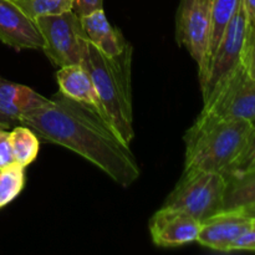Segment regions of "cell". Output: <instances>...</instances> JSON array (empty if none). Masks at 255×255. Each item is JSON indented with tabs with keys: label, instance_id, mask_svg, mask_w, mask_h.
Listing matches in <instances>:
<instances>
[{
	"label": "cell",
	"instance_id": "52a82bcc",
	"mask_svg": "<svg viewBox=\"0 0 255 255\" xmlns=\"http://www.w3.org/2000/svg\"><path fill=\"white\" fill-rule=\"evenodd\" d=\"M248 32V17L243 0H239L231 22L224 30L223 36L212 56L206 75L201 80L203 102L231 76L234 70L242 64L244 46Z\"/></svg>",
	"mask_w": 255,
	"mask_h": 255
},
{
	"label": "cell",
	"instance_id": "44dd1931",
	"mask_svg": "<svg viewBox=\"0 0 255 255\" xmlns=\"http://www.w3.org/2000/svg\"><path fill=\"white\" fill-rule=\"evenodd\" d=\"M255 252V219H252L251 226L237 239L232 246L231 252Z\"/></svg>",
	"mask_w": 255,
	"mask_h": 255
},
{
	"label": "cell",
	"instance_id": "d6986e66",
	"mask_svg": "<svg viewBox=\"0 0 255 255\" xmlns=\"http://www.w3.org/2000/svg\"><path fill=\"white\" fill-rule=\"evenodd\" d=\"M31 20L72 10L74 0H11Z\"/></svg>",
	"mask_w": 255,
	"mask_h": 255
},
{
	"label": "cell",
	"instance_id": "9c48e42d",
	"mask_svg": "<svg viewBox=\"0 0 255 255\" xmlns=\"http://www.w3.org/2000/svg\"><path fill=\"white\" fill-rule=\"evenodd\" d=\"M202 223L182 211L162 207L149 221V233L156 246L172 248L193 243Z\"/></svg>",
	"mask_w": 255,
	"mask_h": 255
},
{
	"label": "cell",
	"instance_id": "30bf717a",
	"mask_svg": "<svg viewBox=\"0 0 255 255\" xmlns=\"http://www.w3.org/2000/svg\"><path fill=\"white\" fill-rule=\"evenodd\" d=\"M0 41L16 50L44 47V39L35 20L11 0H0Z\"/></svg>",
	"mask_w": 255,
	"mask_h": 255
},
{
	"label": "cell",
	"instance_id": "ba28073f",
	"mask_svg": "<svg viewBox=\"0 0 255 255\" xmlns=\"http://www.w3.org/2000/svg\"><path fill=\"white\" fill-rule=\"evenodd\" d=\"M212 0H181L176 16V39L198 65V76L206 67L212 25Z\"/></svg>",
	"mask_w": 255,
	"mask_h": 255
},
{
	"label": "cell",
	"instance_id": "7a4b0ae2",
	"mask_svg": "<svg viewBox=\"0 0 255 255\" xmlns=\"http://www.w3.org/2000/svg\"><path fill=\"white\" fill-rule=\"evenodd\" d=\"M82 65L91 75L109 124L127 144L134 137L132 109V46L109 56L87 41Z\"/></svg>",
	"mask_w": 255,
	"mask_h": 255
},
{
	"label": "cell",
	"instance_id": "cb8c5ba5",
	"mask_svg": "<svg viewBox=\"0 0 255 255\" xmlns=\"http://www.w3.org/2000/svg\"><path fill=\"white\" fill-rule=\"evenodd\" d=\"M243 4L248 17V26L255 29V0H243Z\"/></svg>",
	"mask_w": 255,
	"mask_h": 255
},
{
	"label": "cell",
	"instance_id": "4fadbf2b",
	"mask_svg": "<svg viewBox=\"0 0 255 255\" xmlns=\"http://www.w3.org/2000/svg\"><path fill=\"white\" fill-rule=\"evenodd\" d=\"M49 102V99L37 94L25 85L0 77V111L11 119L20 120Z\"/></svg>",
	"mask_w": 255,
	"mask_h": 255
},
{
	"label": "cell",
	"instance_id": "5b68a950",
	"mask_svg": "<svg viewBox=\"0 0 255 255\" xmlns=\"http://www.w3.org/2000/svg\"><path fill=\"white\" fill-rule=\"evenodd\" d=\"M234 119L255 122V80L249 76L243 62L204 101L203 110L193 125Z\"/></svg>",
	"mask_w": 255,
	"mask_h": 255
},
{
	"label": "cell",
	"instance_id": "7402d4cb",
	"mask_svg": "<svg viewBox=\"0 0 255 255\" xmlns=\"http://www.w3.org/2000/svg\"><path fill=\"white\" fill-rule=\"evenodd\" d=\"M11 144H10V132L0 128V169L14 163Z\"/></svg>",
	"mask_w": 255,
	"mask_h": 255
},
{
	"label": "cell",
	"instance_id": "484cf974",
	"mask_svg": "<svg viewBox=\"0 0 255 255\" xmlns=\"http://www.w3.org/2000/svg\"><path fill=\"white\" fill-rule=\"evenodd\" d=\"M238 211H241L242 213L246 214V216H247V217H249V218L255 219V204H253V206L244 207V208L238 209Z\"/></svg>",
	"mask_w": 255,
	"mask_h": 255
},
{
	"label": "cell",
	"instance_id": "8992f818",
	"mask_svg": "<svg viewBox=\"0 0 255 255\" xmlns=\"http://www.w3.org/2000/svg\"><path fill=\"white\" fill-rule=\"evenodd\" d=\"M44 39L47 59L56 67L81 64L87 47L81 19L72 10L35 20Z\"/></svg>",
	"mask_w": 255,
	"mask_h": 255
},
{
	"label": "cell",
	"instance_id": "d4e9b609",
	"mask_svg": "<svg viewBox=\"0 0 255 255\" xmlns=\"http://www.w3.org/2000/svg\"><path fill=\"white\" fill-rule=\"evenodd\" d=\"M17 125H20V122L17 121V120L11 119V117L6 116V115L2 114V112L0 111V128L9 129V128H12V127L17 126Z\"/></svg>",
	"mask_w": 255,
	"mask_h": 255
},
{
	"label": "cell",
	"instance_id": "ac0fdd59",
	"mask_svg": "<svg viewBox=\"0 0 255 255\" xmlns=\"http://www.w3.org/2000/svg\"><path fill=\"white\" fill-rule=\"evenodd\" d=\"M25 186V167L19 163L9 164L0 169V208L11 203Z\"/></svg>",
	"mask_w": 255,
	"mask_h": 255
},
{
	"label": "cell",
	"instance_id": "3957f363",
	"mask_svg": "<svg viewBox=\"0 0 255 255\" xmlns=\"http://www.w3.org/2000/svg\"><path fill=\"white\" fill-rule=\"evenodd\" d=\"M253 128L247 120H218L192 126L184 136V172L206 171L226 173L243 149Z\"/></svg>",
	"mask_w": 255,
	"mask_h": 255
},
{
	"label": "cell",
	"instance_id": "6da1fadb",
	"mask_svg": "<svg viewBox=\"0 0 255 255\" xmlns=\"http://www.w3.org/2000/svg\"><path fill=\"white\" fill-rule=\"evenodd\" d=\"M41 141L75 152L101 169L112 181L129 187L139 178L137 159L114 127L95 109L61 92L20 120Z\"/></svg>",
	"mask_w": 255,
	"mask_h": 255
},
{
	"label": "cell",
	"instance_id": "5bb4252c",
	"mask_svg": "<svg viewBox=\"0 0 255 255\" xmlns=\"http://www.w3.org/2000/svg\"><path fill=\"white\" fill-rule=\"evenodd\" d=\"M85 37L90 44L109 56H116L124 51L127 41L119 29H115L107 20L104 9L96 10L80 17Z\"/></svg>",
	"mask_w": 255,
	"mask_h": 255
},
{
	"label": "cell",
	"instance_id": "603a6c76",
	"mask_svg": "<svg viewBox=\"0 0 255 255\" xmlns=\"http://www.w3.org/2000/svg\"><path fill=\"white\" fill-rule=\"evenodd\" d=\"M104 0H74L72 1V11L79 17L89 15L96 10H102Z\"/></svg>",
	"mask_w": 255,
	"mask_h": 255
},
{
	"label": "cell",
	"instance_id": "ffe728a7",
	"mask_svg": "<svg viewBox=\"0 0 255 255\" xmlns=\"http://www.w3.org/2000/svg\"><path fill=\"white\" fill-rule=\"evenodd\" d=\"M242 62H243L249 76L255 80V29H252L249 26Z\"/></svg>",
	"mask_w": 255,
	"mask_h": 255
},
{
	"label": "cell",
	"instance_id": "2e32d148",
	"mask_svg": "<svg viewBox=\"0 0 255 255\" xmlns=\"http://www.w3.org/2000/svg\"><path fill=\"white\" fill-rule=\"evenodd\" d=\"M239 0H212V25H211V36H209V46L208 52H207L206 67H204L203 74L199 76V81L206 75L208 65L211 62L212 56L214 55L217 46L223 36L224 30L227 29L228 24L231 22L234 12H236L237 6H238Z\"/></svg>",
	"mask_w": 255,
	"mask_h": 255
},
{
	"label": "cell",
	"instance_id": "e0dca14e",
	"mask_svg": "<svg viewBox=\"0 0 255 255\" xmlns=\"http://www.w3.org/2000/svg\"><path fill=\"white\" fill-rule=\"evenodd\" d=\"M14 161L26 168L36 159L40 151V138L30 127L17 125L10 132Z\"/></svg>",
	"mask_w": 255,
	"mask_h": 255
},
{
	"label": "cell",
	"instance_id": "8fae6325",
	"mask_svg": "<svg viewBox=\"0 0 255 255\" xmlns=\"http://www.w3.org/2000/svg\"><path fill=\"white\" fill-rule=\"evenodd\" d=\"M252 218L241 211H223L202 223L197 243L217 252H231L234 242L248 229Z\"/></svg>",
	"mask_w": 255,
	"mask_h": 255
},
{
	"label": "cell",
	"instance_id": "9a60e30c",
	"mask_svg": "<svg viewBox=\"0 0 255 255\" xmlns=\"http://www.w3.org/2000/svg\"><path fill=\"white\" fill-rule=\"evenodd\" d=\"M253 204H255V168L227 179L223 211H238Z\"/></svg>",
	"mask_w": 255,
	"mask_h": 255
},
{
	"label": "cell",
	"instance_id": "7c38bea8",
	"mask_svg": "<svg viewBox=\"0 0 255 255\" xmlns=\"http://www.w3.org/2000/svg\"><path fill=\"white\" fill-rule=\"evenodd\" d=\"M56 81L59 84V91L62 95L92 107L106 119L94 80L84 65L76 64L59 67Z\"/></svg>",
	"mask_w": 255,
	"mask_h": 255
},
{
	"label": "cell",
	"instance_id": "277c9868",
	"mask_svg": "<svg viewBox=\"0 0 255 255\" xmlns=\"http://www.w3.org/2000/svg\"><path fill=\"white\" fill-rule=\"evenodd\" d=\"M226 188L227 179L222 173L206 171L183 172L162 207L182 211L203 223L223 211Z\"/></svg>",
	"mask_w": 255,
	"mask_h": 255
}]
</instances>
